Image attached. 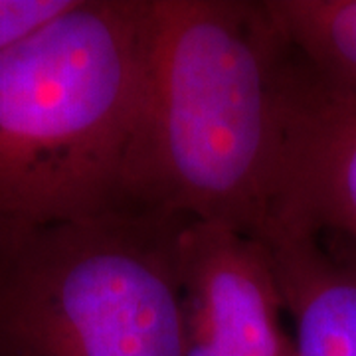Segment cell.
I'll return each instance as SVG.
<instances>
[{"mask_svg": "<svg viewBox=\"0 0 356 356\" xmlns=\"http://www.w3.org/2000/svg\"><path fill=\"white\" fill-rule=\"evenodd\" d=\"M295 56L327 86L356 97V0H266Z\"/></svg>", "mask_w": 356, "mask_h": 356, "instance_id": "cell-7", "label": "cell"}, {"mask_svg": "<svg viewBox=\"0 0 356 356\" xmlns=\"http://www.w3.org/2000/svg\"><path fill=\"white\" fill-rule=\"evenodd\" d=\"M182 356H295L269 248L188 220L180 232Z\"/></svg>", "mask_w": 356, "mask_h": 356, "instance_id": "cell-4", "label": "cell"}, {"mask_svg": "<svg viewBox=\"0 0 356 356\" xmlns=\"http://www.w3.org/2000/svg\"><path fill=\"white\" fill-rule=\"evenodd\" d=\"M76 0H0V51L51 22Z\"/></svg>", "mask_w": 356, "mask_h": 356, "instance_id": "cell-8", "label": "cell"}, {"mask_svg": "<svg viewBox=\"0 0 356 356\" xmlns=\"http://www.w3.org/2000/svg\"><path fill=\"white\" fill-rule=\"evenodd\" d=\"M273 226L309 232L356 259V97L327 86L295 51Z\"/></svg>", "mask_w": 356, "mask_h": 356, "instance_id": "cell-5", "label": "cell"}, {"mask_svg": "<svg viewBox=\"0 0 356 356\" xmlns=\"http://www.w3.org/2000/svg\"><path fill=\"white\" fill-rule=\"evenodd\" d=\"M295 356H356V259L317 236L273 226L264 240Z\"/></svg>", "mask_w": 356, "mask_h": 356, "instance_id": "cell-6", "label": "cell"}, {"mask_svg": "<svg viewBox=\"0 0 356 356\" xmlns=\"http://www.w3.org/2000/svg\"><path fill=\"white\" fill-rule=\"evenodd\" d=\"M291 46L266 0H147L127 204L266 240Z\"/></svg>", "mask_w": 356, "mask_h": 356, "instance_id": "cell-1", "label": "cell"}, {"mask_svg": "<svg viewBox=\"0 0 356 356\" xmlns=\"http://www.w3.org/2000/svg\"><path fill=\"white\" fill-rule=\"evenodd\" d=\"M147 0H76L0 51V228L125 206Z\"/></svg>", "mask_w": 356, "mask_h": 356, "instance_id": "cell-2", "label": "cell"}, {"mask_svg": "<svg viewBox=\"0 0 356 356\" xmlns=\"http://www.w3.org/2000/svg\"><path fill=\"white\" fill-rule=\"evenodd\" d=\"M186 222L125 204L0 228V356H182Z\"/></svg>", "mask_w": 356, "mask_h": 356, "instance_id": "cell-3", "label": "cell"}]
</instances>
